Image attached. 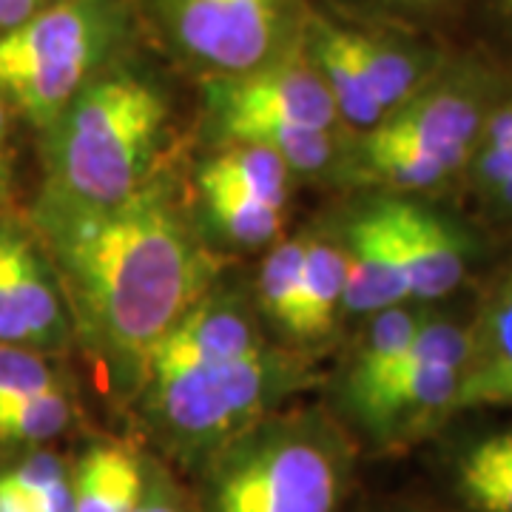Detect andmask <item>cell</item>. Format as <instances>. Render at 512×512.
<instances>
[{
    "label": "cell",
    "instance_id": "cell-19",
    "mask_svg": "<svg viewBox=\"0 0 512 512\" xmlns=\"http://www.w3.org/2000/svg\"><path fill=\"white\" fill-rule=\"evenodd\" d=\"M421 322H424V316L416 308H410L407 302L367 319L365 330L356 342V350L350 356L348 370L342 376V384H339L342 416L359 402H365L367 396L390 376V370L402 359L404 350L410 348Z\"/></svg>",
    "mask_w": 512,
    "mask_h": 512
},
{
    "label": "cell",
    "instance_id": "cell-24",
    "mask_svg": "<svg viewBox=\"0 0 512 512\" xmlns=\"http://www.w3.org/2000/svg\"><path fill=\"white\" fill-rule=\"evenodd\" d=\"M345 3L396 26H416L450 15L461 0H345Z\"/></svg>",
    "mask_w": 512,
    "mask_h": 512
},
{
    "label": "cell",
    "instance_id": "cell-6",
    "mask_svg": "<svg viewBox=\"0 0 512 512\" xmlns=\"http://www.w3.org/2000/svg\"><path fill=\"white\" fill-rule=\"evenodd\" d=\"M128 0H57L0 35V103L37 134L89 80L123 57Z\"/></svg>",
    "mask_w": 512,
    "mask_h": 512
},
{
    "label": "cell",
    "instance_id": "cell-27",
    "mask_svg": "<svg viewBox=\"0 0 512 512\" xmlns=\"http://www.w3.org/2000/svg\"><path fill=\"white\" fill-rule=\"evenodd\" d=\"M52 3H57V0H0V35L40 15Z\"/></svg>",
    "mask_w": 512,
    "mask_h": 512
},
{
    "label": "cell",
    "instance_id": "cell-22",
    "mask_svg": "<svg viewBox=\"0 0 512 512\" xmlns=\"http://www.w3.org/2000/svg\"><path fill=\"white\" fill-rule=\"evenodd\" d=\"M305 242H308V234H296V237H282L276 245H271L251 288L262 325L268 333H274L279 345L285 348H288L293 319H296Z\"/></svg>",
    "mask_w": 512,
    "mask_h": 512
},
{
    "label": "cell",
    "instance_id": "cell-15",
    "mask_svg": "<svg viewBox=\"0 0 512 512\" xmlns=\"http://www.w3.org/2000/svg\"><path fill=\"white\" fill-rule=\"evenodd\" d=\"M305 234L308 242H305L299 302H296V319H293L288 348L316 359L333 342L342 322L348 259L330 225Z\"/></svg>",
    "mask_w": 512,
    "mask_h": 512
},
{
    "label": "cell",
    "instance_id": "cell-13",
    "mask_svg": "<svg viewBox=\"0 0 512 512\" xmlns=\"http://www.w3.org/2000/svg\"><path fill=\"white\" fill-rule=\"evenodd\" d=\"M348 259V285L342 319L376 316L410 299L402 245L393 225L390 194L356 205L345 220L333 225Z\"/></svg>",
    "mask_w": 512,
    "mask_h": 512
},
{
    "label": "cell",
    "instance_id": "cell-28",
    "mask_svg": "<svg viewBox=\"0 0 512 512\" xmlns=\"http://www.w3.org/2000/svg\"><path fill=\"white\" fill-rule=\"evenodd\" d=\"M487 197H490V202H493L498 211L512 214V171L501 180V183L495 185L493 191H487Z\"/></svg>",
    "mask_w": 512,
    "mask_h": 512
},
{
    "label": "cell",
    "instance_id": "cell-11",
    "mask_svg": "<svg viewBox=\"0 0 512 512\" xmlns=\"http://www.w3.org/2000/svg\"><path fill=\"white\" fill-rule=\"evenodd\" d=\"M265 345L271 339L256 311L254 291L239 279L220 276L154 345L140 387L239 359Z\"/></svg>",
    "mask_w": 512,
    "mask_h": 512
},
{
    "label": "cell",
    "instance_id": "cell-29",
    "mask_svg": "<svg viewBox=\"0 0 512 512\" xmlns=\"http://www.w3.org/2000/svg\"><path fill=\"white\" fill-rule=\"evenodd\" d=\"M490 9L501 23V29L512 37V0H490Z\"/></svg>",
    "mask_w": 512,
    "mask_h": 512
},
{
    "label": "cell",
    "instance_id": "cell-16",
    "mask_svg": "<svg viewBox=\"0 0 512 512\" xmlns=\"http://www.w3.org/2000/svg\"><path fill=\"white\" fill-rule=\"evenodd\" d=\"M456 407H512V274L495 285L470 328Z\"/></svg>",
    "mask_w": 512,
    "mask_h": 512
},
{
    "label": "cell",
    "instance_id": "cell-9",
    "mask_svg": "<svg viewBox=\"0 0 512 512\" xmlns=\"http://www.w3.org/2000/svg\"><path fill=\"white\" fill-rule=\"evenodd\" d=\"M254 123L345 134L328 86L302 49L259 72L202 80V146L214 148L225 134Z\"/></svg>",
    "mask_w": 512,
    "mask_h": 512
},
{
    "label": "cell",
    "instance_id": "cell-12",
    "mask_svg": "<svg viewBox=\"0 0 512 512\" xmlns=\"http://www.w3.org/2000/svg\"><path fill=\"white\" fill-rule=\"evenodd\" d=\"M60 362L0 345V456L49 447L77 424L80 402Z\"/></svg>",
    "mask_w": 512,
    "mask_h": 512
},
{
    "label": "cell",
    "instance_id": "cell-8",
    "mask_svg": "<svg viewBox=\"0 0 512 512\" xmlns=\"http://www.w3.org/2000/svg\"><path fill=\"white\" fill-rule=\"evenodd\" d=\"M467 356L470 328L424 319L390 376L345 419L373 450H402L458 413Z\"/></svg>",
    "mask_w": 512,
    "mask_h": 512
},
{
    "label": "cell",
    "instance_id": "cell-5",
    "mask_svg": "<svg viewBox=\"0 0 512 512\" xmlns=\"http://www.w3.org/2000/svg\"><path fill=\"white\" fill-rule=\"evenodd\" d=\"M495 77L478 66L441 72L373 131L353 137L333 177L416 194L436 188L473 160L484 123L498 103Z\"/></svg>",
    "mask_w": 512,
    "mask_h": 512
},
{
    "label": "cell",
    "instance_id": "cell-21",
    "mask_svg": "<svg viewBox=\"0 0 512 512\" xmlns=\"http://www.w3.org/2000/svg\"><path fill=\"white\" fill-rule=\"evenodd\" d=\"M453 487L473 512H512V430L467 444L453 464Z\"/></svg>",
    "mask_w": 512,
    "mask_h": 512
},
{
    "label": "cell",
    "instance_id": "cell-26",
    "mask_svg": "<svg viewBox=\"0 0 512 512\" xmlns=\"http://www.w3.org/2000/svg\"><path fill=\"white\" fill-rule=\"evenodd\" d=\"M15 114L0 103V214L12 211L18 191V146H15Z\"/></svg>",
    "mask_w": 512,
    "mask_h": 512
},
{
    "label": "cell",
    "instance_id": "cell-10",
    "mask_svg": "<svg viewBox=\"0 0 512 512\" xmlns=\"http://www.w3.org/2000/svg\"><path fill=\"white\" fill-rule=\"evenodd\" d=\"M0 345L63 359L74 325L55 265L20 211L0 214Z\"/></svg>",
    "mask_w": 512,
    "mask_h": 512
},
{
    "label": "cell",
    "instance_id": "cell-2",
    "mask_svg": "<svg viewBox=\"0 0 512 512\" xmlns=\"http://www.w3.org/2000/svg\"><path fill=\"white\" fill-rule=\"evenodd\" d=\"M174 100L140 63L117 57L37 134V197L103 208L131 197L168 165Z\"/></svg>",
    "mask_w": 512,
    "mask_h": 512
},
{
    "label": "cell",
    "instance_id": "cell-4",
    "mask_svg": "<svg viewBox=\"0 0 512 512\" xmlns=\"http://www.w3.org/2000/svg\"><path fill=\"white\" fill-rule=\"evenodd\" d=\"M316 379L311 356L271 342L239 359L146 384L128 407L165 461L200 473L228 441L282 410Z\"/></svg>",
    "mask_w": 512,
    "mask_h": 512
},
{
    "label": "cell",
    "instance_id": "cell-25",
    "mask_svg": "<svg viewBox=\"0 0 512 512\" xmlns=\"http://www.w3.org/2000/svg\"><path fill=\"white\" fill-rule=\"evenodd\" d=\"M131 512H197V504H191L180 481L165 470L160 458L148 456L146 490Z\"/></svg>",
    "mask_w": 512,
    "mask_h": 512
},
{
    "label": "cell",
    "instance_id": "cell-17",
    "mask_svg": "<svg viewBox=\"0 0 512 512\" xmlns=\"http://www.w3.org/2000/svg\"><path fill=\"white\" fill-rule=\"evenodd\" d=\"M191 214L208 248L222 256L271 248L282 239L288 220V208L217 185H194Z\"/></svg>",
    "mask_w": 512,
    "mask_h": 512
},
{
    "label": "cell",
    "instance_id": "cell-7",
    "mask_svg": "<svg viewBox=\"0 0 512 512\" xmlns=\"http://www.w3.org/2000/svg\"><path fill=\"white\" fill-rule=\"evenodd\" d=\"M171 57L202 80L268 69L302 49L305 0H140Z\"/></svg>",
    "mask_w": 512,
    "mask_h": 512
},
{
    "label": "cell",
    "instance_id": "cell-18",
    "mask_svg": "<svg viewBox=\"0 0 512 512\" xmlns=\"http://www.w3.org/2000/svg\"><path fill=\"white\" fill-rule=\"evenodd\" d=\"M148 453L117 439H94L72 461L74 512H131L146 490Z\"/></svg>",
    "mask_w": 512,
    "mask_h": 512
},
{
    "label": "cell",
    "instance_id": "cell-14",
    "mask_svg": "<svg viewBox=\"0 0 512 512\" xmlns=\"http://www.w3.org/2000/svg\"><path fill=\"white\" fill-rule=\"evenodd\" d=\"M390 205L407 268L410 299L430 302L456 291L467 274V237L436 211L402 200V194H390Z\"/></svg>",
    "mask_w": 512,
    "mask_h": 512
},
{
    "label": "cell",
    "instance_id": "cell-3",
    "mask_svg": "<svg viewBox=\"0 0 512 512\" xmlns=\"http://www.w3.org/2000/svg\"><path fill=\"white\" fill-rule=\"evenodd\" d=\"M353 456L342 421L282 407L208 458L197 473V512H339Z\"/></svg>",
    "mask_w": 512,
    "mask_h": 512
},
{
    "label": "cell",
    "instance_id": "cell-1",
    "mask_svg": "<svg viewBox=\"0 0 512 512\" xmlns=\"http://www.w3.org/2000/svg\"><path fill=\"white\" fill-rule=\"evenodd\" d=\"M26 217L55 265L77 348L131 404L154 345L225 276L228 259L197 231L171 165L123 202L89 208L35 197Z\"/></svg>",
    "mask_w": 512,
    "mask_h": 512
},
{
    "label": "cell",
    "instance_id": "cell-20",
    "mask_svg": "<svg viewBox=\"0 0 512 512\" xmlns=\"http://www.w3.org/2000/svg\"><path fill=\"white\" fill-rule=\"evenodd\" d=\"M296 183L288 163L265 146L256 143H231V146L211 148L205 160L194 171V185H217L242 191L259 200L288 208L291 191Z\"/></svg>",
    "mask_w": 512,
    "mask_h": 512
},
{
    "label": "cell",
    "instance_id": "cell-23",
    "mask_svg": "<svg viewBox=\"0 0 512 512\" xmlns=\"http://www.w3.org/2000/svg\"><path fill=\"white\" fill-rule=\"evenodd\" d=\"M512 171V97H498L473 151V177L487 194Z\"/></svg>",
    "mask_w": 512,
    "mask_h": 512
}]
</instances>
